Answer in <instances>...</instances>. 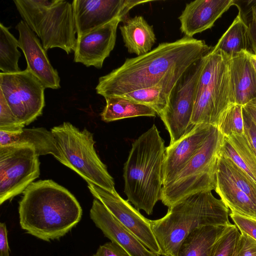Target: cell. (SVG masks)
<instances>
[{"mask_svg":"<svg viewBox=\"0 0 256 256\" xmlns=\"http://www.w3.org/2000/svg\"><path fill=\"white\" fill-rule=\"evenodd\" d=\"M212 49L204 41L185 36L160 43L144 54L126 58L120 66L100 77L96 92L106 98L156 86L172 90L184 74Z\"/></svg>","mask_w":256,"mask_h":256,"instance_id":"obj_1","label":"cell"},{"mask_svg":"<svg viewBox=\"0 0 256 256\" xmlns=\"http://www.w3.org/2000/svg\"><path fill=\"white\" fill-rule=\"evenodd\" d=\"M82 213L74 196L51 180L33 182L19 202L22 228L46 242L66 235L80 221Z\"/></svg>","mask_w":256,"mask_h":256,"instance_id":"obj_2","label":"cell"},{"mask_svg":"<svg viewBox=\"0 0 256 256\" xmlns=\"http://www.w3.org/2000/svg\"><path fill=\"white\" fill-rule=\"evenodd\" d=\"M166 148L154 124L132 142L124 164V192L128 200L148 215L160 200Z\"/></svg>","mask_w":256,"mask_h":256,"instance_id":"obj_3","label":"cell"},{"mask_svg":"<svg viewBox=\"0 0 256 256\" xmlns=\"http://www.w3.org/2000/svg\"><path fill=\"white\" fill-rule=\"evenodd\" d=\"M229 208L212 190L200 192L168 208L162 218L150 220L151 228L163 256H177L178 248L194 229L204 226L230 224Z\"/></svg>","mask_w":256,"mask_h":256,"instance_id":"obj_4","label":"cell"},{"mask_svg":"<svg viewBox=\"0 0 256 256\" xmlns=\"http://www.w3.org/2000/svg\"><path fill=\"white\" fill-rule=\"evenodd\" d=\"M23 20L40 38L47 51H74L76 33L72 2L64 0H14Z\"/></svg>","mask_w":256,"mask_h":256,"instance_id":"obj_5","label":"cell"},{"mask_svg":"<svg viewBox=\"0 0 256 256\" xmlns=\"http://www.w3.org/2000/svg\"><path fill=\"white\" fill-rule=\"evenodd\" d=\"M203 59L195 90L191 124L217 126L222 113L234 104L229 58L220 50H211Z\"/></svg>","mask_w":256,"mask_h":256,"instance_id":"obj_6","label":"cell"},{"mask_svg":"<svg viewBox=\"0 0 256 256\" xmlns=\"http://www.w3.org/2000/svg\"><path fill=\"white\" fill-rule=\"evenodd\" d=\"M58 150L56 160L76 172L87 182L109 192L116 190L113 178L98 155L93 134L80 130L69 122L51 129Z\"/></svg>","mask_w":256,"mask_h":256,"instance_id":"obj_7","label":"cell"},{"mask_svg":"<svg viewBox=\"0 0 256 256\" xmlns=\"http://www.w3.org/2000/svg\"><path fill=\"white\" fill-rule=\"evenodd\" d=\"M224 136L214 126L202 146L176 177L162 188L160 200L168 208L193 194L215 190Z\"/></svg>","mask_w":256,"mask_h":256,"instance_id":"obj_8","label":"cell"},{"mask_svg":"<svg viewBox=\"0 0 256 256\" xmlns=\"http://www.w3.org/2000/svg\"><path fill=\"white\" fill-rule=\"evenodd\" d=\"M38 156L30 146H0V204L23 192L38 178Z\"/></svg>","mask_w":256,"mask_h":256,"instance_id":"obj_9","label":"cell"},{"mask_svg":"<svg viewBox=\"0 0 256 256\" xmlns=\"http://www.w3.org/2000/svg\"><path fill=\"white\" fill-rule=\"evenodd\" d=\"M45 88L26 68L14 73L0 72V92L15 116L24 126L42 114L45 106Z\"/></svg>","mask_w":256,"mask_h":256,"instance_id":"obj_10","label":"cell"},{"mask_svg":"<svg viewBox=\"0 0 256 256\" xmlns=\"http://www.w3.org/2000/svg\"><path fill=\"white\" fill-rule=\"evenodd\" d=\"M214 190L232 212L256 219V182L221 152Z\"/></svg>","mask_w":256,"mask_h":256,"instance_id":"obj_11","label":"cell"},{"mask_svg":"<svg viewBox=\"0 0 256 256\" xmlns=\"http://www.w3.org/2000/svg\"><path fill=\"white\" fill-rule=\"evenodd\" d=\"M204 57L180 79L170 95L166 109L160 116L169 133L170 144L178 140L194 127L191 124V118L195 90Z\"/></svg>","mask_w":256,"mask_h":256,"instance_id":"obj_12","label":"cell"},{"mask_svg":"<svg viewBox=\"0 0 256 256\" xmlns=\"http://www.w3.org/2000/svg\"><path fill=\"white\" fill-rule=\"evenodd\" d=\"M88 187L94 198L100 200L121 224L148 250L160 256V247L151 228L150 220L144 217L116 190L109 192L91 182H88Z\"/></svg>","mask_w":256,"mask_h":256,"instance_id":"obj_13","label":"cell"},{"mask_svg":"<svg viewBox=\"0 0 256 256\" xmlns=\"http://www.w3.org/2000/svg\"><path fill=\"white\" fill-rule=\"evenodd\" d=\"M151 1L137 0H74L72 2L77 37L116 18L124 21L136 6ZM123 21V22H124Z\"/></svg>","mask_w":256,"mask_h":256,"instance_id":"obj_14","label":"cell"},{"mask_svg":"<svg viewBox=\"0 0 256 256\" xmlns=\"http://www.w3.org/2000/svg\"><path fill=\"white\" fill-rule=\"evenodd\" d=\"M123 21L121 18H114L77 37L74 50V62L87 67L94 66L101 68L104 60L114 47L117 28L118 24Z\"/></svg>","mask_w":256,"mask_h":256,"instance_id":"obj_15","label":"cell"},{"mask_svg":"<svg viewBox=\"0 0 256 256\" xmlns=\"http://www.w3.org/2000/svg\"><path fill=\"white\" fill-rule=\"evenodd\" d=\"M19 34L18 48L24 55L26 69L34 74L46 88L58 89L60 88V78L48 58L46 51L36 36L23 20L16 26Z\"/></svg>","mask_w":256,"mask_h":256,"instance_id":"obj_16","label":"cell"},{"mask_svg":"<svg viewBox=\"0 0 256 256\" xmlns=\"http://www.w3.org/2000/svg\"><path fill=\"white\" fill-rule=\"evenodd\" d=\"M215 126L199 124L166 148L163 186L172 180L202 146Z\"/></svg>","mask_w":256,"mask_h":256,"instance_id":"obj_17","label":"cell"},{"mask_svg":"<svg viewBox=\"0 0 256 256\" xmlns=\"http://www.w3.org/2000/svg\"><path fill=\"white\" fill-rule=\"evenodd\" d=\"M90 216L104 234L111 242L121 246L130 256H160L148 250L96 198L93 200Z\"/></svg>","mask_w":256,"mask_h":256,"instance_id":"obj_18","label":"cell"},{"mask_svg":"<svg viewBox=\"0 0 256 256\" xmlns=\"http://www.w3.org/2000/svg\"><path fill=\"white\" fill-rule=\"evenodd\" d=\"M234 2V0H196L186 4L178 17L180 31L185 36L192 38L211 28Z\"/></svg>","mask_w":256,"mask_h":256,"instance_id":"obj_19","label":"cell"},{"mask_svg":"<svg viewBox=\"0 0 256 256\" xmlns=\"http://www.w3.org/2000/svg\"><path fill=\"white\" fill-rule=\"evenodd\" d=\"M250 55L242 51L229 58L234 104L242 106L256 100V70Z\"/></svg>","mask_w":256,"mask_h":256,"instance_id":"obj_20","label":"cell"},{"mask_svg":"<svg viewBox=\"0 0 256 256\" xmlns=\"http://www.w3.org/2000/svg\"><path fill=\"white\" fill-rule=\"evenodd\" d=\"M124 46L130 54L138 56L144 54L152 50L156 41L152 26L141 16L128 18L120 26Z\"/></svg>","mask_w":256,"mask_h":256,"instance_id":"obj_21","label":"cell"},{"mask_svg":"<svg viewBox=\"0 0 256 256\" xmlns=\"http://www.w3.org/2000/svg\"><path fill=\"white\" fill-rule=\"evenodd\" d=\"M9 145H26L36 150L38 156L52 154L58 156L53 134L44 128H24L19 133H9L0 130V146Z\"/></svg>","mask_w":256,"mask_h":256,"instance_id":"obj_22","label":"cell"},{"mask_svg":"<svg viewBox=\"0 0 256 256\" xmlns=\"http://www.w3.org/2000/svg\"><path fill=\"white\" fill-rule=\"evenodd\" d=\"M220 152L256 182V154L244 134L224 136Z\"/></svg>","mask_w":256,"mask_h":256,"instance_id":"obj_23","label":"cell"},{"mask_svg":"<svg viewBox=\"0 0 256 256\" xmlns=\"http://www.w3.org/2000/svg\"><path fill=\"white\" fill-rule=\"evenodd\" d=\"M212 50H220L228 58L242 51L254 54L250 28L242 18L240 10L231 25Z\"/></svg>","mask_w":256,"mask_h":256,"instance_id":"obj_24","label":"cell"},{"mask_svg":"<svg viewBox=\"0 0 256 256\" xmlns=\"http://www.w3.org/2000/svg\"><path fill=\"white\" fill-rule=\"evenodd\" d=\"M226 226H204L193 230L180 244L177 256H209Z\"/></svg>","mask_w":256,"mask_h":256,"instance_id":"obj_25","label":"cell"},{"mask_svg":"<svg viewBox=\"0 0 256 256\" xmlns=\"http://www.w3.org/2000/svg\"><path fill=\"white\" fill-rule=\"evenodd\" d=\"M104 98L106 105L100 116L105 122L142 116H156L157 114L152 108L122 96H110Z\"/></svg>","mask_w":256,"mask_h":256,"instance_id":"obj_26","label":"cell"},{"mask_svg":"<svg viewBox=\"0 0 256 256\" xmlns=\"http://www.w3.org/2000/svg\"><path fill=\"white\" fill-rule=\"evenodd\" d=\"M172 91L164 86H156L136 90L120 96L152 108L160 116L167 107Z\"/></svg>","mask_w":256,"mask_h":256,"instance_id":"obj_27","label":"cell"},{"mask_svg":"<svg viewBox=\"0 0 256 256\" xmlns=\"http://www.w3.org/2000/svg\"><path fill=\"white\" fill-rule=\"evenodd\" d=\"M18 40L10 32L8 28L0 24V70L3 73L21 71L18 61L21 54L18 49Z\"/></svg>","mask_w":256,"mask_h":256,"instance_id":"obj_28","label":"cell"},{"mask_svg":"<svg viewBox=\"0 0 256 256\" xmlns=\"http://www.w3.org/2000/svg\"><path fill=\"white\" fill-rule=\"evenodd\" d=\"M217 128L224 136L244 134L242 106L236 104H230L220 116Z\"/></svg>","mask_w":256,"mask_h":256,"instance_id":"obj_29","label":"cell"},{"mask_svg":"<svg viewBox=\"0 0 256 256\" xmlns=\"http://www.w3.org/2000/svg\"><path fill=\"white\" fill-rule=\"evenodd\" d=\"M240 234L235 224L227 226L212 246L209 256H233Z\"/></svg>","mask_w":256,"mask_h":256,"instance_id":"obj_30","label":"cell"},{"mask_svg":"<svg viewBox=\"0 0 256 256\" xmlns=\"http://www.w3.org/2000/svg\"><path fill=\"white\" fill-rule=\"evenodd\" d=\"M24 126L15 116L2 93L0 92V130L9 133H19Z\"/></svg>","mask_w":256,"mask_h":256,"instance_id":"obj_31","label":"cell"},{"mask_svg":"<svg viewBox=\"0 0 256 256\" xmlns=\"http://www.w3.org/2000/svg\"><path fill=\"white\" fill-rule=\"evenodd\" d=\"M233 256H256V240L240 232Z\"/></svg>","mask_w":256,"mask_h":256,"instance_id":"obj_32","label":"cell"},{"mask_svg":"<svg viewBox=\"0 0 256 256\" xmlns=\"http://www.w3.org/2000/svg\"><path fill=\"white\" fill-rule=\"evenodd\" d=\"M229 215L240 232L248 234L256 240V219L232 212Z\"/></svg>","mask_w":256,"mask_h":256,"instance_id":"obj_33","label":"cell"},{"mask_svg":"<svg viewBox=\"0 0 256 256\" xmlns=\"http://www.w3.org/2000/svg\"><path fill=\"white\" fill-rule=\"evenodd\" d=\"M92 256H130L121 246L110 242L99 246Z\"/></svg>","mask_w":256,"mask_h":256,"instance_id":"obj_34","label":"cell"},{"mask_svg":"<svg viewBox=\"0 0 256 256\" xmlns=\"http://www.w3.org/2000/svg\"><path fill=\"white\" fill-rule=\"evenodd\" d=\"M244 134L256 154V124L242 108Z\"/></svg>","mask_w":256,"mask_h":256,"instance_id":"obj_35","label":"cell"},{"mask_svg":"<svg viewBox=\"0 0 256 256\" xmlns=\"http://www.w3.org/2000/svg\"><path fill=\"white\" fill-rule=\"evenodd\" d=\"M0 256H10L8 231L4 222L0 224Z\"/></svg>","mask_w":256,"mask_h":256,"instance_id":"obj_36","label":"cell"},{"mask_svg":"<svg viewBox=\"0 0 256 256\" xmlns=\"http://www.w3.org/2000/svg\"><path fill=\"white\" fill-rule=\"evenodd\" d=\"M250 2L252 4L250 6L252 19L248 26L254 48V45L256 42V0H251Z\"/></svg>","mask_w":256,"mask_h":256,"instance_id":"obj_37","label":"cell"},{"mask_svg":"<svg viewBox=\"0 0 256 256\" xmlns=\"http://www.w3.org/2000/svg\"><path fill=\"white\" fill-rule=\"evenodd\" d=\"M242 108L256 124V100H254L243 106Z\"/></svg>","mask_w":256,"mask_h":256,"instance_id":"obj_38","label":"cell"},{"mask_svg":"<svg viewBox=\"0 0 256 256\" xmlns=\"http://www.w3.org/2000/svg\"><path fill=\"white\" fill-rule=\"evenodd\" d=\"M250 56L252 64L256 70V54H251Z\"/></svg>","mask_w":256,"mask_h":256,"instance_id":"obj_39","label":"cell"},{"mask_svg":"<svg viewBox=\"0 0 256 256\" xmlns=\"http://www.w3.org/2000/svg\"><path fill=\"white\" fill-rule=\"evenodd\" d=\"M254 54H256V42H255V44H254Z\"/></svg>","mask_w":256,"mask_h":256,"instance_id":"obj_40","label":"cell"},{"mask_svg":"<svg viewBox=\"0 0 256 256\" xmlns=\"http://www.w3.org/2000/svg\"></svg>","mask_w":256,"mask_h":256,"instance_id":"obj_41","label":"cell"}]
</instances>
